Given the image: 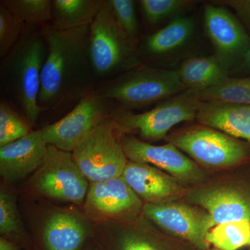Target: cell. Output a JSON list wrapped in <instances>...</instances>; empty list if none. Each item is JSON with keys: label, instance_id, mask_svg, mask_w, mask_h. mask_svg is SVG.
I'll return each mask as SVG.
<instances>
[{"label": "cell", "instance_id": "obj_18", "mask_svg": "<svg viewBox=\"0 0 250 250\" xmlns=\"http://www.w3.org/2000/svg\"><path fill=\"white\" fill-rule=\"evenodd\" d=\"M121 177L144 204L176 201L184 192L177 179L149 164L128 161Z\"/></svg>", "mask_w": 250, "mask_h": 250}, {"label": "cell", "instance_id": "obj_22", "mask_svg": "<svg viewBox=\"0 0 250 250\" xmlns=\"http://www.w3.org/2000/svg\"><path fill=\"white\" fill-rule=\"evenodd\" d=\"M103 0H52L50 25L59 31L90 26Z\"/></svg>", "mask_w": 250, "mask_h": 250}, {"label": "cell", "instance_id": "obj_9", "mask_svg": "<svg viewBox=\"0 0 250 250\" xmlns=\"http://www.w3.org/2000/svg\"><path fill=\"white\" fill-rule=\"evenodd\" d=\"M35 223L38 250H84L95 223L73 207L45 206Z\"/></svg>", "mask_w": 250, "mask_h": 250}, {"label": "cell", "instance_id": "obj_21", "mask_svg": "<svg viewBox=\"0 0 250 250\" xmlns=\"http://www.w3.org/2000/svg\"><path fill=\"white\" fill-rule=\"evenodd\" d=\"M177 72L187 91L190 92L211 88L228 79L230 74L214 54L186 59Z\"/></svg>", "mask_w": 250, "mask_h": 250}, {"label": "cell", "instance_id": "obj_17", "mask_svg": "<svg viewBox=\"0 0 250 250\" xmlns=\"http://www.w3.org/2000/svg\"><path fill=\"white\" fill-rule=\"evenodd\" d=\"M48 146L41 129L0 147L1 178L11 184L34 174L43 162Z\"/></svg>", "mask_w": 250, "mask_h": 250}, {"label": "cell", "instance_id": "obj_14", "mask_svg": "<svg viewBox=\"0 0 250 250\" xmlns=\"http://www.w3.org/2000/svg\"><path fill=\"white\" fill-rule=\"evenodd\" d=\"M121 142L129 161L154 166L179 182L198 184L205 180V172L173 143L154 146L126 133L121 135Z\"/></svg>", "mask_w": 250, "mask_h": 250}, {"label": "cell", "instance_id": "obj_33", "mask_svg": "<svg viewBox=\"0 0 250 250\" xmlns=\"http://www.w3.org/2000/svg\"><path fill=\"white\" fill-rule=\"evenodd\" d=\"M0 250H22V248L13 242L0 237Z\"/></svg>", "mask_w": 250, "mask_h": 250}, {"label": "cell", "instance_id": "obj_23", "mask_svg": "<svg viewBox=\"0 0 250 250\" xmlns=\"http://www.w3.org/2000/svg\"><path fill=\"white\" fill-rule=\"evenodd\" d=\"M0 234L22 249L38 250L24 228L16 195L5 186L0 189Z\"/></svg>", "mask_w": 250, "mask_h": 250}, {"label": "cell", "instance_id": "obj_15", "mask_svg": "<svg viewBox=\"0 0 250 250\" xmlns=\"http://www.w3.org/2000/svg\"><path fill=\"white\" fill-rule=\"evenodd\" d=\"M92 242L98 250H175L142 215L126 221L95 224Z\"/></svg>", "mask_w": 250, "mask_h": 250}, {"label": "cell", "instance_id": "obj_25", "mask_svg": "<svg viewBox=\"0 0 250 250\" xmlns=\"http://www.w3.org/2000/svg\"><path fill=\"white\" fill-rule=\"evenodd\" d=\"M208 244L219 250H237L249 246L250 222H229L215 225L207 236Z\"/></svg>", "mask_w": 250, "mask_h": 250}, {"label": "cell", "instance_id": "obj_32", "mask_svg": "<svg viewBox=\"0 0 250 250\" xmlns=\"http://www.w3.org/2000/svg\"><path fill=\"white\" fill-rule=\"evenodd\" d=\"M233 72H239L250 75V49L243 57L240 65Z\"/></svg>", "mask_w": 250, "mask_h": 250}, {"label": "cell", "instance_id": "obj_16", "mask_svg": "<svg viewBox=\"0 0 250 250\" xmlns=\"http://www.w3.org/2000/svg\"><path fill=\"white\" fill-rule=\"evenodd\" d=\"M187 200L205 209L215 226L229 222H250V195L241 188L228 185L197 188L187 192Z\"/></svg>", "mask_w": 250, "mask_h": 250}, {"label": "cell", "instance_id": "obj_10", "mask_svg": "<svg viewBox=\"0 0 250 250\" xmlns=\"http://www.w3.org/2000/svg\"><path fill=\"white\" fill-rule=\"evenodd\" d=\"M182 152L208 167L223 168L246 160L249 151L243 143L218 130L200 126L168 138Z\"/></svg>", "mask_w": 250, "mask_h": 250}, {"label": "cell", "instance_id": "obj_3", "mask_svg": "<svg viewBox=\"0 0 250 250\" xmlns=\"http://www.w3.org/2000/svg\"><path fill=\"white\" fill-rule=\"evenodd\" d=\"M95 90L126 111L161 103L187 91L177 70L143 63L113 80L98 83Z\"/></svg>", "mask_w": 250, "mask_h": 250}, {"label": "cell", "instance_id": "obj_31", "mask_svg": "<svg viewBox=\"0 0 250 250\" xmlns=\"http://www.w3.org/2000/svg\"><path fill=\"white\" fill-rule=\"evenodd\" d=\"M213 2L232 9L250 32V0H218Z\"/></svg>", "mask_w": 250, "mask_h": 250}, {"label": "cell", "instance_id": "obj_27", "mask_svg": "<svg viewBox=\"0 0 250 250\" xmlns=\"http://www.w3.org/2000/svg\"><path fill=\"white\" fill-rule=\"evenodd\" d=\"M30 125L8 102L0 100V147L15 142L29 134Z\"/></svg>", "mask_w": 250, "mask_h": 250}, {"label": "cell", "instance_id": "obj_24", "mask_svg": "<svg viewBox=\"0 0 250 250\" xmlns=\"http://www.w3.org/2000/svg\"><path fill=\"white\" fill-rule=\"evenodd\" d=\"M202 103L250 105V75L229 77L219 84L199 92H190Z\"/></svg>", "mask_w": 250, "mask_h": 250}, {"label": "cell", "instance_id": "obj_29", "mask_svg": "<svg viewBox=\"0 0 250 250\" xmlns=\"http://www.w3.org/2000/svg\"><path fill=\"white\" fill-rule=\"evenodd\" d=\"M24 25L0 4V59L5 57L16 45L22 36Z\"/></svg>", "mask_w": 250, "mask_h": 250}, {"label": "cell", "instance_id": "obj_28", "mask_svg": "<svg viewBox=\"0 0 250 250\" xmlns=\"http://www.w3.org/2000/svg\"><path fill=\"white\" fill-rule=\"evenodd\" d=\"M143 18L149 26H155L166 20L173 19L184 10L197 3L191 0H141Z\"/></svg>", "mask_w": 250, "mask_h": 250}, {"label": "cell", "instance_id": "obj_13", "mask_svg": "<svg viewBox=\"0 0 250 250\" xmlns=\"http://www.w3.org/2000/svg\"><path fill=\"white\" fill-rule=\"evenodd\" d=\"M203 21L215 57L229 72H233L250 49L246 27L225 6L213 3L205 4Z\"/></svg>", "mask_w": 250, "mask_h": 250}, {"label": "cell", "instance_id": "obj_12", "mask_svg": "<svg viewBox=\"0 0 250 250\" xmlns=\"http://www.w3.org/2000/svg\"><path fill=\"white\" fill-rule=\"evenodd\" d=\"M144 202L123 177L90 183L82 211L95 224L132 220L142 215Z\"/></svg>", "mask_w": 250, "mask_h": 250}, {"label": "cell", "instance_id": "obj_30", "mask_svg": "<svg viewBox=\"0 0 250 250\" xmlns=\"http://www.w3.org/2000/svg\"><path fill=\"white\" fill-rule=\"evenodd\" d=\"M117 22L123 31L139 44V25L135 1L132 0H107Z\"/></svg>", "mask_w": 250, "mask_h": 250}, {"label": "cell", "instance_id": "obj_35", "mask_svg": "<svg viewBox=\"0 0 250 250\" xmlns=\"http://www.w3.org/2000/svg\"><path fill=\"white\" fill-rule=\"evenodd\" d=\"M219 250L215 249H215H211V250L208 249V250Z\"/></svg>", "mask_w": 250, "mask_h": 250}, {"label": "cell", "instance_id": "obj_4", "mask_svg": "<svg viewBox=\"0 0 250 250\" xmlns=\"http://www.w3.org/2000/svg\"><path fill=\"white\" fill-rule=\"evenodd\" d=\"M139 45L117 22L107 0H103L90 26V57L97 85L142 64Z\"/></svg>", "mask_w": 250, "mask_h": 250}, {"label": "cell", "instance_id": "obj_6", "mask_svg": "<svg viewBox=\"0 0 250 250\" xmlns=\"http://www.w3.org/2000/svg\"><path fill=\"white\" fill-rule=\"evenodd\" d=\"M123 134L113 118H108L72 151L75 164L90 183L121 177L129 161L121 145Z\"/></svg>", "mask_w": 250, "mask_h": 250}, {"label": "cell", "instance_id": "obj_2", "mask_svg": "<svg viewBox=\"0 0 250 250\" xmlns=\"http://www.w3.org/2000/svg\"><path fill=\"white\" fill-rule=\"evenodd\" d=\"M47 55L41 26L24 25L21 39L0 62L1 98L12 105L31 127L41 115L38 98Z\"/></svg>", "mask_w": 250, "mask_h": 250}, {"label": "cell", "instance_id": "obj_1", "mask_svg": "<svg viewBox=\"0 0 250 250\" xmlns=\"http://www.w3.org/2000/svg\"><path fill=\"white\" fill-rule=\"evenodd\" d=\"M47 45L38 105L41 113L71 111L97 85L90 57V26L59 31L41 26Z\"/></svg>", "mask_w": 250, "mask_h": 250}, {"label": "cell", "instance_id": "obj_11", "mask_svg": "<svg viewBox=\"0 0 250 250\" xmlns=\"http://www.w3.org/2000/svg\"><path fill=\"white\" fill-rule=\"evenodd\" d=\"M142 215L166 233L198 250H208L207 236L215 225L207 211L182 202L145 203Z\"/></svg>", "mask_w": 250, "mask_h": 250}, {"label": "cell", "instance_id": "obj_34", "mask_svg": "<svg viewBox=\"0 0 250 250\" xmlns=\"http://www.w3.org/2000/svg\"><path fill=\"white\" fill-rule=\"evenodd\" d=\"M93 243V242H92ZM84 250H97L95 246H94L93 243H92V245H90V246H86V248H85Z\"/></svg>", "mask_w": 250, "mask_h": 250}, {"label": "cell", "instance_id": "obj_8", "mask_svg": "<svg viewBox=\"0 0 250 250\" xmlns=\"http://www.w3.org/2000/svg\"><path fill=\"white\" fill-rule=\"evenodd\" d=\"M199 101L188 91L174 97L142 113L119 108L112 118L123 133H137L143 139H165L170 130L183 122L196 119Z\"/></svg>", "mask_w": 250, "mask_h": 250}, {"label": "cell", "instance_id": "obj_36", "mask_svg": "<svg viewBox=\"0 0 250 250\" xmlns=\"http://www.w3.org/2000/svg\"><path fill=\"white\" fill-rule=\"evenodd\" d=\"M95 248H96V247H95ZM96 250H98V249H97V248H96Z\"/></svg>", "mask_w": 250, "mask_h": 250}, {"label": "cell", "instance_id": "obj_7", "mask_svg": "<svg viewBox=\"0 0 250 250\" xmlns=\"http://www.w3.org/2000/svg\"><path fill=\"white\" fill-rule=\"evenodd\" d=\"M119 108L116 102L94 90L59 121L42 128V136L49 146L72 152L87 135L112 118Z\"/></svg>", "mask_w": 250, "mask_h": 250}, {"label": "cell", "instance_id": "obj_20", "mask_svg": "<svg viewBox=\"0 0 250 250\" xmlns=\"http://www.w3.org/2000/svg\"><path fill=\"white\" fill-rule=\"evenodd\" d=\"M198 123L250 143V105L220 104L199 101Z\"/></svg>", "mask_w": 250, "mask_h": 250}, {"label": "cell", "instance_id": "obj_19", "mask_svg": "<svg viewBox=\"0 0 250 250\" xmlns=\"http://www.w3.org/2000/svg\"><path fill=\"white\" fill-rule=\"evenodd\" d=\"M193 18L180 14L171 20L165 27L139 42V54L143 64L165 59L182 50L195 35Z\"/></svg>", "mask_w": 250, "mask_h": 250}, {"label": "cell", "instance_id": "obj_37", "mask_svg": "<svg viewBox=\"0 0 250 250\" xmlns=\"http://www.w3.org/2000/svg\"><path fill=\"white\" fill-rule=\"evenodd\" d=\"M249 246H250V245H249Z\"/></svg>", "mask_w": 250, "mask_h": 250}, {"label": "cell", "instance_id": "obj_5", "mask_svg": "<svg viewBox=\"0 0 250 250\" xmlns=\"http://www.w3.org/2000/svg\"><path fill=\"white\" fill-rule=\"evenodd\" d=\"M89 186L72 152L48 146L43 162L31 176L27 189L46 201L83 206Z\"/></svg>", "mask_w": 250, "mask_h": 250}, {"label": "cell", "instance_id": "obj_26", "mask_svg": "<svg viewBox=\"0 0 250 250\" xmlns=\"http://www.w3.org/2000/svg\"><path fill=\"white\" fill-rule=\"evenodd\" d=\"M0 4L25 25L42 26L52 21V0H1Z\"/></svg>", "mask_w": 250, "mask_h": 250}]
</instances>
